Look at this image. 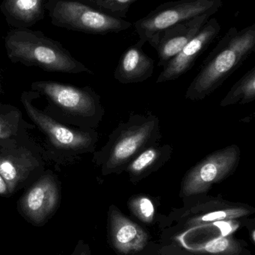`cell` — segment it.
<instances>
[{"mask_svg":"<svg viewBox=\"0 0 255 255\" xmlns=\"http://www.w3.org/2000/svg\"><path fill=\"white\" fill-rule=\"evenodd\" d=\"M255 49V24L229 28L204 61L185 94L191 101L204 100L222 86Z\"/></svg>","mask_w":255,"mask_h":255,"instance_id":"obj_1","label":"cell"},{"mask_svg":"<svg viewBox=\"0 0 255 255\" xmlns=\"http://www.w3.org/2000/svg\"><path fill=\"white\" fill-rule=\"evenodd\" d=\"M37 97L38 94L32 91H24L20 101L28 118L44 137L40 147L47 161L59 165L72 164L81 155L95 151L98 141L96 129L80 128L56 121L34 106L32 100Z\"/></svg>","mask_w":255,"mask_h":255,"instance_id":"obj_2","label":"cell"},{"mask_svg":"<svg viewBox=\"0 0 255 255\" xmlns=\"http://www.w3.org/2000/svg\"><path fill=\"white\" fill-rule=\"evenodd\" d=\"M160 120L155 115H132L120 123L107 142L93 154L92 162L103 176L120 175L144 150L161 139Z\"/></svg>","mask_w":255,"mask_h":255,"instance_id":"obj_3","label":"cell"},{"mask_svg":"<svg viewBox=\"0 0 255 255\" xmlns=\"http://www.w3.org/2000/svg\"><path fill=\"white\" fill-rule=\"evenodd\" d=\"M31 91L47 102L43 112L63 124L80 128L96 129L105 109L100 97L89 86L79 88L53 81H37Z\"/></svg>","mask_w":255,"mask_h":255,"instance_id":"obj_4","label":"cell"},{"mask_svg":"<svg viewBox=\"0 0 255 255\" xmlns=\"http://www.w3.org/2000/svg\"><path fill=\"white\" fill-rule=\"evenodd\" d=\"M7 58L13 64L37 67L46 72L93 74L86 66L72 56L60 42L40 31L12 28L4 37Z\"/></svg>","mask_w":255,"mask_h":255,"instance_id":"obj_5","label":"cell"},{"mask_svg":"<svg viewBox=\"0 0 255 255\" xmlns=\"http://www.w3.org/2000/svg\"><path fill=\"white\" fill-rule=\"evenodd\" d=\"M45 8L52 25L70 31L104 35L127 31L133 25L77 0H47Z\"/></svg>","mask_w":255,"mask_h":255,"instance_id":"obj_6","label":"cell"},{"mask_svg":"<svg viewBox=\"0 0 255 255\" xmlns=\"http://www.w3.org/2000/svg\"><path fill=\"white\" fill-rule=\"evenodd\" d=\"M240 220H242L217 222L179 231L172 240L180 250L192 255H253L246 241L232 235L238 229Z\"/></svg>","mask_w":255,"mask_h":255,"instance_id":"obj_7","label":"cell"},{"mask_svg":"<svg viewBox=\"0 0 255 255\" xmlns=\"http://www.w3.org/2000/svg\"><path fill=\"white\" fill-rule=\"evenodd\" d=\"M182 199L184 207L175 208L169 215L178 223V232L217 222L243 220L255 213V208L251 205L230 202L220 196H208V193Z\"/></svg>","mask_w":255,"mask_h":255,"instance_id":"obj_8","label":"cell"},{"mask_svg":"<svg viewBox=\"0 0 255 255\" xmlns=\"http://www.w3.org/2000/svg\"><path fill=\"white\" fill-rule=\"evenodd\" d=\"M223 4L222 0H175L160 4L134 22L139 35L136 43L142 47L148 42L153 47L156 38L163 30L201 15L213 16Z\"/></svg>","mask_w":255,"mask_h":255,"instance_id":"obj_9","label":"cell"},{"mask_svg":"<svg viewBox=\"0 0 255 255\" xmlns=\"http://www.w3.org/2000/svg\"><path fill=\"white\" fill-rule=\"evenodd\" d=\"M46 161L41 147L29 136L14 145L0 146V174L10 195L38 179Z\"/></svg>","mask_w":255,"mask_h":255,"instance_id":"obj_10","label":"cell"},{"mask_svg":"<svg viewBox=\"0 0 255 255\" xmlns=\"http://www.w3.org/2000/svg\"><path fill=\"white\" fill-rule=\"evenodd\" d=\"M241 160L238 145H230L207 155L190 168L183 177L179 196L181 199L208 193L235 173Z\"/></svg>","mask_w":255,"mask_h":255,"instance_id":"obj_11","label":"cell"},{"mask_svg":"<svg viewBox=\"0 0 255 255\" xmlns=\"http://www.w3.org/2000/svg\"><path fill=\"white\" fill-rule=\"evenodd\" d=\"M61 198V183L58 177L52 171L46 169L19 198L17 211L30 224L40 227L56 213Z\"/></svg>","mask_w":255,"mask_h":255,"instance_id":"obj_12","label":"cell"},{"mask_svg":"<svg viewBox=\"0 0 255 255\" xmlns=\"http://www.w3.org/2000/svg\"><path fill=\"white\" fill-rule=\"evenodd\" d=\"M107 241L118 255H137L148 246L150 235L121 210L111 205L108 211Z\"/></svg>","mask_w":255,"mask_h":255,"instance_id":"obj_13","label":"cell"},{"mask_svg":"<svg viewBox=\"0 0 255 255\" xmlns=\"http://www.w3.org/2000/svg\"><path fill=\"white\" fill-rule=\"evenodd\" d=\"M221 31V25L216 18H210L199 33L163 67L157 84L175 80L191 70L197 58L211 46Z\"/></svg>","mask_w":255,"mask_h":255,"instance_id":"obj_14","label":"cell"},{"mask_svg":"<svg viewBox=\"0 0 255 255\" xmlns=\"http://www.w3.org/2000/svg\"><path fill=\"white\" fill-rule=\"evenodd\" d=\"M211 15L204 14L175 24L162 31L153 47L158 54V65L164 67L202 29Z\"/></svg>","mask_w":255,"mask_h":255,"instance_id":"obj_15","label":"cell"},{"mask_svg":"<svg viewBox=\"0 0 255 255\" xmlns=\"http://www.w3.org/2000/svg\"><path fill=\"white\" fill-rule=\"evenodd\" d=\"M154 61L137 43L129 46L120 58L114 77L120 83H139L153 76Z\"/></svg>","mask_w":255,"mask_h":255,"instance_id":"obj_16","label":"cell"},{"mask_svg":"<svg viewBox=\"0 0 255 255\" xmlns=\"http://www.w3.org/2000/svg\"><path fill=\"white\" fill-rule=\"evenodd\" d=\"M172 145H160L157 142L140 153L127 166L124 172L128 174L132 184H138L164 166L172 157Z\"/></svg>","mask_w":255,"mask_h":255,"instance_id":"obj_17","label":"cell"},{"mask_svg":"<svg viewBox=\"0 0 255 255\" xmlns=\"http://www.w3.org/2000/svg\"><path fill=\"white\" fill-rule=\"evenodd\" d=\"M47 0H3L1 13L13 28H29L44 17Z\"/></svg>","mask_w":255,"mask_h":255,"instance_id":"obj_18","label":"cell"},{"mask_svg":"<svg viewBox=\"0 0 255 255\" xmlns=\"http://www.w3.org/2000/svg\"><path fill=\"white\" fill-rule=\"evenodd\" d=\"M35 128L24 121L22 112L14 106L0 103V146H7L26 138Z\"/></svg>","mask_w":255,"mask_h":255,"instance_id":"obj_19","label":"cell"},{"mask_svg":"<svg viewBox=\"0 0 255 255\" xmlns=\"http://www.w3.org/2000/svg\"><path fill=\"white\" fill-rule=\"evenodd\" d=\"M255 100V67L249 70L228 93L220 106L250 104Z\"/></svg>","mask_w":255,"mask_h":255,"instance_id":"obj_20","label":"cell"},{"mask_svg":"<svg viewBox=\"0 0 255 255\" xmlns=\"http://www.w3.org/2000/svg\"><path fill=\"white\" fill-rule=\"evenodd\" d=\"M127 208L132 215L142 223L147 225L154 223L156 205L154 198L149 195H133L127 201Z\"/></svg>","mask_w":255,"mask_h":255,"instance_id":"obj_21","label":"cell"},{"mask_svg":"<svg viewBox=\"0 0 255 255\" xmlns=\"http://www.w3.org/2000/svg\"><path fill=\"white\" fill-rule=\"evenodd\" d=\"M114 17L125 19L130 7L138 0H77Z\"/></svg>","mask_w":255,"mask_h":255,"instance_id":"obj_22","label":"cell"},{"mask_svg":"<svg viewBox=\"0 0 255 255\" xmlns=\"http://www.w3.org/2000/svg\"><path fill=\"white\" fill-rule=\"evenodd\" d=\"M70 255H91V249L87 243L83 240H80Z\"/></svg>","mask_w":255,"mask_h":255,"instance_id":"obj_23","label":"cell"},{"mask_svg":"<svg viewBox=\"0 0 255 255\" xmlns=\"http://www.w3.org/2000/svg\"><path fill=\"white\" fill-rule=\"evenodd\" d=\"M0 196H3V197H10V196H11L10 192H9L7 184L3 179L1 174H0Z\"/></svg>","mask_w":255,"mask_h":255,"instance_id":"obj_24","label":"cell"},{"mask_svg":"<svg viewBox=\"0 0 255 255\" xmlns=\"http://www.w3.org/2000/svg\"><path fill=\"white\" fill-rule=\"evenodd\" d=\"M2 93H3L2 84H1V79H0V94H2Z\"/></svg>","mask_w":255,"mask_h":255,"instance_id":"obj_25","label":"cell"}]
</instances>
